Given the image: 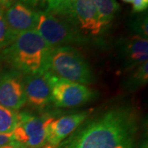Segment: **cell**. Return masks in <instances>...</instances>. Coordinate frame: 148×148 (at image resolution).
<instances>
[{"label":"cell","mask_w":148,"mask_h":148,"mask_svg":"<svg viewBox=\"0 0 148 148\" xmlns=\"http://www.w3.org/2000/svg\"><path fill=\"white\" fill-rule=\"evenodd\" d=\"M138 118L129 106H116L81 124L57 148H132Z\"/></svg>","instance_id":"6da1fadb"},{"label":"cell","mask_w":148,"mask_h":148,"mask_svg":"<svg viewBox=\"0 0 148 148\" xmlns=\"http://www.w3.org/2000/svg\"><path fill=\"white\" fill-rule=\"evenodd\" d=\"M52 47L36 31L19 33L2 55L13 70L22 75L47 72L49 53Z\"/></svg>","instance_id":"7a4b0ae2"},{"label":"cell","mask_w":148,"mask_h":148,"mask_svg":"<svg viewBox=\"0 0 148 148\" xmlns=\"http://www.w3.org/2000/svg\"><path fill=\"white\" fill-rule=\"evenodd\" d=\"M47 71L61 78L86 86L95 81V75L84 56L76 48L69 45L51 49Z\"/></svg>","instance_id":"3957f363"},{"label":"cell","mask_w":148,"mask_h":148,"mask_svg":"<svg viewBox=\"0 0 148 148\" xmlns=\"http://www.w3.org/2000/svg\"><path fill=\"white\" fill-rule=\"evenodd\" d=\"M36 31L51 46H66L69 45H82L87 41L84 36L69 21L50 12L39 11Z\"/></svg>","instance_id":"277c9868"},{"label":"cell","mask_w":148,"mask_h":148,"mask_svg":"<svg viewBox=\"0 0 148 148\" xmlns=\"http://www.w3.org/2000/svg\"><path fill=\"white\" fill-rule=\"evenodd\" d=\"M49 73L51 103L58 108H74L93 101L97 92L86 85L64 79Z\"/></svg>","instance_id":"5b68a950"},{"label":"cell","mask_w":148,"mask_h":148,"mask_svg":"<svg viewBox=\"0 0 148 148\" xmlns=\"http://www.w3.org/2000/svg\"><path fill=\"white\" fill-rule=\"evenodd\" d=\"M55 16L64 18L86 38L104 31L92 0H70L64 11Z\"/></svg>","instance_id":"8992f818"},{"label":"cell","mask_w":148,"mask_h":148,"mask_svg":"<svg viewBox=\"0 0 148 148\" xmlns=\"http://www.w3.org/2000/svg\"><path fill=\"white\" fill-rule=\"evenodd\" d=\"M49 118H40L23 111L18 113L17 123L12 131L14 141L25 148H40L47 144L46 126Z\"/></svg>","instance_id":"52a82bcc"},{"label":"cell","mask_w":148,"mask_h":148,"mask_svg":"<svg viewBox=\"0 0 148 148\" xmlns=\"http://www.w3.org/2000/svg\"><path fill=\"white\" fill-rule=\"evenodd\" d=\"M23 75L10 70L0 76V105L12 110H20L27 103Z\"/></svg>","instance_id":"ba28073f"},{"label":"cell","mask_w":148,"mask_h":148,"mask_svg":"<svg viewBox=\"0 0 148 148\" xmlns=\"http://www.w3.org/2000/svg\"><path fill=\"white\" fill-rule=\"evenodd\" d=\"M89 115V111H82L60 117L49 118L46 126L47 143L58 146L82 124Z\"/></svg>","instance_id":"9c48e42d"},{"label":"cell","mask_w":148,"mask_h":148,"mask_svg":"<svg viewBox=\"0 0 148 148\" xmlns=\"http://www.w3.org/2000/svg\"><path fill=\"white\" fill-rule=\"evenodd\" d=\"M23 85L27 102L35 108L41 109L51 103V87L49 73L23 75Z\"/></svg>","instance_id":"30bf717a"},{"label":"cell","mask_w":148,"mask_h":148,"mask_svg":"<svg viewBox=\"0 0 148 148\" xmlns=\"http://www.w3.org/2000/svg\"><path fill=\"white\" fill-rule=\"evenodd\" d=\"M120 54L125 71H131L147 62V38L132 35L121 41Z\"/></svg>","instance_id":"8fae6325"},{"label":"cell","mask_w":148,"mask_h":148,"mask_svg":"<svg viewBox=\"0 0 148 148\" xmlns=\"http://www.w3.org/2000/svg\"><path fill=\"white\" fill-rule=\"evenodd\" d=\"M3 15L9 28L16 34L36 30L37 12L19 1H15L10 7L4 9Z\"/></svg>","instance_id":"7c38bea8"},{"label":"cell","mask_w":148,"mask_h":148,"mask_svg":"<svg viewBox=\"0 0 148 148\" xmlns=\"http://www.w3.org/2000/svg\"><path fill=\"white\" fill-rule=\"evenodd\" d=\"M36 12L42 11L58 15L68 6L70 0H17Z\"/></svg>","instance_id":"4fadbf2b"},{"label":"cell","mask_w":148,"mask_h":148,"mask_svg":"<svg viewBox=\"0 0 148 148\" xmlns=\"http://www.w3.org/2000/svg\"><path fill=\"white\" fill-rule=\"evenodd\" d=\"M100 17L101 25L106 29L114 20L119 10V4L116 0H92Z\"/></svg>","instance_id":"5bb4252c"},{"label":"cell","mask_w":148,"mask_h":148,"mask_svg":"<svg viewBox=\"0 0 148 148\" xmlns=\"http://www.w3.org/2000/svg\"><path fill=\"white\" fill-rule=\"evenodd\" d=\"M147 81L148 64L146 62L136 69H132V73L124 82V87L129 90H138V88L147 84Z\"/></svg>","instance_id":"9a60e30c"},{"label":"cell","mask_w":148,"mask_h":148,"mask_svg":"<svg viewBox=\"0 0 148 148\" xmlns=\"http://www.w3.org/2000/svg\"><path fill=\"white\" fill-rule=\"evenodd\" d=\"M17 115L18 113L16 111L0 105V132H12L17 123Z\"/></svg>","instance_id":"2e32d148"},{"label":"cell","mask_w":148,"mask_h":148,"mask_svg":"<svg viewBox=\"0 0 148 148\" xmlns=\"http://www.w3.org/2000/svg\"><path fill=\"white\" fill-rule=\"evenodd\" d=\"M17 35L9 28L3 15V10L0 8V49L8 46Z\"/></svg>","instance_id":"e0dca14e"},{"label":"cell","mask_w":148,"mask_h":148,"mask_svg":"<svg viewBox=\"0 0 148 148\" xmlns=\"http://www.w3.org/2000/svg\"><path fill=\"white\" fill-rule=\"evenodd\" d=\"M148 25H147V13H142L138 16L133 18L131 21L130 27L132 28L134 35L147 38L148 36Z\"/></svg>","instance_id":"ac0fdd59"},{"label":"cell","mask_w":148,"mask_h":148,"mask_svg":"<svg viewBox=\"0 0 148 148\" xmlns=\"http://www.w3.org/2000/svg\"><path fill=\"white\" fill-rule=\"evenodd\" d=\"M148 0H133L132 2V12H143L147 9Z\"/></svg>","instance_id":"d6986e66"},{"label":"cell","mask_w":148,"mask_h":148,"mask_svg":"<svg viewBox=\"0 0 148 148\" xmlns=\"http://www.w3.org/2000/svg\"><path fill=\"white\" fill-rule=\"evenodd\" d=\"M13 141H14V138H13L12 132H10V133L0 132V147L6 145V144H8Z\"/></svg>","instance_id":"ffe728a7"},{"label":"cell","mask_w":148,"mask_h":148,"mask_svg":"<svg viewBox=\"0 0 148 148\" xmlns=\"http://www.w3.org/2000/svg\"><path fill=\"white\" fill-rule=\"evenodd\" d=\"M0 148H25L21 144L19 143H17L16 141H13L12 143H8V144H6L3 145L2 147H0Z\"/></svg>","instance_id":"44dd1931"},{"label":"cell","mask_w":148,"mask_h":148,"mask_svg":"<svg viewBox=\"0 0 148 148\" xmlns=\"http://www.w3.org/2000/svg\"><path fill=\"white\" fill-rule=\"evenodd\" d=\"M14 2L15 0H0V8L4 10L8 7H10Z\"/></svg>","instance_id":"7402d4cb"},{"label":"cell","mask_w":148,"mask_h":148,"mask_svg":"<svg viewBox=\"0 0 148 148\" xmlns=\"http://www.w3.org/2000/svg\"><path fill=\"white\" fill-rule=\"evenodd\" d=\"M40 148H57V146H53V145H50V144L47 143V144H45V146H43V147H41Z\"/></svg>","instance_id":"603a6c76"},{"label":"cell","mask_w":148,"mask_h":148,"mask_svg":"<svg viewBox=\"0 0 148 148\" xmlns=\"http://www.w3.org/2000/svg\"><path fill=\"white\" fill-rule=\"evenodd\" d=\"M122 1H123L125 3H131L133 2V0H122Z\"/></svg>","instance_id":"cb8c5ba5"},{"label":"cell","mask_w":148,"mask_h":148,"mask_svg":"<svg viewBox=\"0 0 148 148\" xmlns=\"http://www.w3.org/2000/svg\"><path fill=\"white\" fill-rule=\"evenodd\" d=\"M142 148H147V143H146V144H144V145H143V147H142Z\"/></svg>","instance_id":"d4e9b609"}]
</instances>
